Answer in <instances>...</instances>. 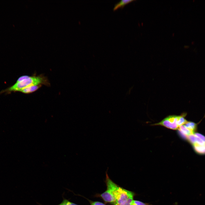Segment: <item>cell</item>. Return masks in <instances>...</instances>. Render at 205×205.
<instances>
[{
    "instance_id": "cell-1",
    "label": "cell",
    "mask_w": 205,
    "mask_h": 205,
    "mask_svg": "<svg viewBox=\"0 0 205 205\" xmlns=\"http://www.w3.org/2000/svg\"><path fill=\"white\" fill-rule=\"evenodd\" d=\"M105 183L107 187L112 190L115 201L112 205H131L135 193L119 186L113 182L106 173Z\"/></svg>"
},
{
    "instance_id": "cell-2",
    "label": "cell",
    "mask_w": 205,
    "mask_h": 205,
    "mask_svg": "<svg viewBox=\"0 0 205 205\" xmlns=\"http://www.w3.org/2000/svg\"><path fill=\"white\" fill-rule=\"evenodd\" d=\"M39 85L49 86L50 83L47 78L43 75H28L26 79L22 81L16 82L13 85L6 89L5 91L20 92L26 87Z\"/></svg>"
},
{
    "instance_id": "cell-3",
    "label": "cell",
    "mask_w": 205,
    "mask_h": 205,
    "mask_svg": "<svg viewBox=\"0 0 205 205\" xmlns=\"http://www.w3.org/2000/svg\"><path fill=\"white\" fill-rule=\"evenodd\" d=\"M186 114L187 113L184 112L180 115H170L160 122L153 125H160L173 130H178L180 126L187 122L184 118Z\"/></svg>"
},
{
    "instance_id": "cell-4",
    "label": "cell",
    "mask_w": 205,
    "mask_h": 205,
    "mask_svg": "<svg viewBox=\"0 0 205 205\" xmlns=\"http://www.w3.org/2000/svg\"><path fill=\"white\" fill-rule=\"evenodd\" d=\"M99 196L106 203H109L112 205L115 201L112 191L108 187H107L106 190Z\"/></svg>"
},
{
    "instance_id": "cell-5",
    "label": "cell",
    "mask_w": 205,
    "mask_h": 205,
    "mask_svg": "<svg viewBox=\"0 0 205 205\" xmlns=\"http://www.w3.org/2000/svg\"><path fill=\"white\" fill-rule=\"evenodd\" d=\"M195 151L200 155H205V145L195 143L192 145Z\"/></svg>"
},
{
    "instance_id": "cell-6",
    "label": "cell",
    "mask_w": 205,
    "mask_h": 205,
    "mask_svg": "<svg viewBox=\"0 0 205 205\" xmlns=\"http://www.w3.org/2000/svg\"><path fill=\"white\" fill-rule=\"evenodd\" d=\"M42 86V85H39L28 87L24 88L20 92L26 94L31 93L37 91Z\"/></svg>"
},
{
    "instance_id": "cell-7",
    "label": "cell",
    "mask_w": 205,
    "mask_h": 205,
    "mask_svg": "<svg viewBox=\"0 0 205 205\" xmlns=\"http://www.w3.org/2000/svg\"><path fill=\"white\" fill-rule=\"evenodd\" d=\"M134 1V0H122L115 5L113 10L115 11L119 8H123L126 4Z\"/></svg>"
},
{
    "instance_id": "cell-8",
    "label": "cell",
    "mask_w": 205,
    "mask_h": 205,
    "mask_svg": "<svg viewBox=\"0 0 205 205\" xmlns=\"http://www.w3.org/2000/svg\"><path fill=\"white\" fill-rule=\"evenodd\" d=\"M184 125L188 129L194 133L197 129V125L196 123L188 121Z\"/></svg>"
},
{
    "instance_id": "cell-9",
    "label": "cell",
    "mask_w": 205,
    "mask_h": 205,
    "mask_svg": "<svg viewBox=\"0 0 205 205\" xmlns=\"http://www.w3.org/2000/svg\"><path fill=\"white\" fill-rule=\"evenodd\" d=\"M131 205H152L149 203H145L138 200H133L132 201Z\"/></svg>"
},
{
    "instance_id": "cell-10",
    "label": "cell",
    "mask_w": 205,
    "mask_h": 205,
    "mask_svg": "<svg viewBox=\"0 0 205 205\" xmlns=\"http://www.w3.org/2000/svg\"><path fill=\"white\" fill-rule=\"evenodd\" d=\"M57 205H78L72 202L63 197L62 201L59 204Z\"/></svg>"
},
{
    "instance_id": "cell-11",
    "label": "cell",
    "mask_w": 205,
    "mask_h": 205,
    "mask_svg": "<svg viewBox=\"0 0 205 205\" xmlns=\"http://www.w3.org/2000/svg\"><path fill=\"white\" fill-rule=\"evenodd\" d=\"M194 135L205 143V136L202 134L198 133H195Z\"/></svg>"
},
{
    "instance_id": "cell-12",
    "label": "cell",
    "mask_w": 205,
    "mask_h": 205,
    "mask_svg": "<svg viewBox=\"0 0 205 205\" xmlns=\"http://www.w3.org/2000/svg\"><path fill=\"white\" fill-rule=\"evenodd\" d=\"M88 200L91 205H106V204L99 201H93L89 200Z\"/></svg>"
}]
</instances>
